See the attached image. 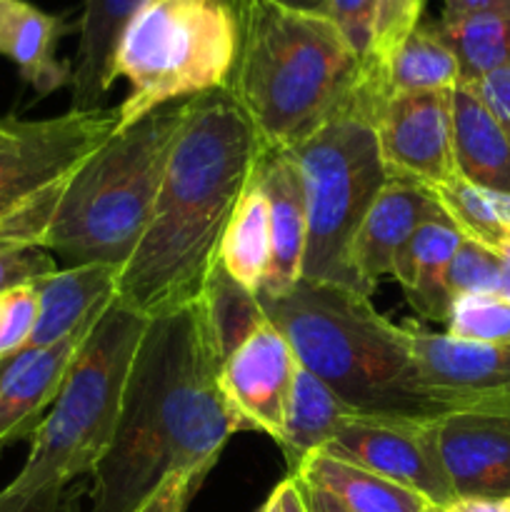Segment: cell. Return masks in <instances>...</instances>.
I'll return each mask as SVG.
<instances>
[{"instance_id": "1", "label": "cell", "mask_w": 510, "mask_h": 512, "mask_svg": "<svg viewBox=\"0 0 510 512\" xmlns=\"http://www.w3.org/2000/svg\"><path fill=\"white\" fill-rule=\"evenodd\" d=\"M218 370L200 298L148 320L113 443L90 473L88 512H135L168 475L215 468L240 433Z\"/></svg>"}, {"instance_id": "2", "label": "cell", "mask_w": 510, "mask_h": 512, "mask_svg": "<svg viewBox=\"0 0 510 512\" xmlns=\"http://www.w3.org/2000/svg\"><path fill=\"white\" fill-rule=\"evenodd\" d=\"M260 148L228 88L190 100L148 228L120 270V303L155 318L203 295Z\"/></svg>"}, {"instance_id": "3", "label": "cell", "mask_w": 510, "mask_h": 512, "mask_svg": "<svg viewBox=\"0 0 510 512\" xmlns=\"http://www.w3.org/2000/svg\"><path fill=\"white\" fill-rule=\"evenodd\" d=\"M238 28L228 93L265 148H295L360 105L365 70L325 13L230 0Z\"/></svg>"}, {"instance_id": "4", "label": "cell", "mask_w": 510, "mask_h": 512, "mask_svg": "<svg viewBox=\"0 0 510 512\" xmlns=\"http://www.w3.org/2000/svg\"><path fill=\"white\" fill-rule=\"evenodd\" d=\"M260 305L290 340L298 363L358 415L413 423L448 415L420 383L403 325L383 318L368 295L298 280Z\"/></svg>"}, {"instance_id": "5", "label": "cell", "mask_w": 510, "mask_h": 512, "mask_svg": "<svg viewBox=\"0 0 510 512\" xmlns=\"http://www.w3.org/2000/svg\"><path fill=\"white\" fill-rule=\"evenodd\" d=\"M190 100L118 125L65 180L40 240L60 268L100 263L123 270L150 223Z\"/></svg>"}, {"instance_id": "6", "label": "cell", "mask_w": 510, "mask_h": 512, "mask_svg": "<svg viewBox=\"0 0 510 512\" xmlns=\"http://www.w3.org/2000/svg\"><path fill=\"white\" fill-rule=\"evenodd\" d=\"M148 320L118 298L103 310L85 335L53 408L30 438L23 470L8 488L35 493L90 478L113 443Z\"/></svg>"}, {"instance_id": "7", "label": "cell", "mask_w": 510, "mask_h": 512, "mask_svg": "<svg viewBox=\"0 0 510 512\" xmlns=\"http://www.w3.org/2000/svg\"><path fill=\"white\" fill-rule=\"evenodd\" d=\"M238 28L230 0H145L115 45L110 78H123L120 125L225 88L233 73Z\"/></svg>"}, {"instance_id": "8", "label": "cell", "mask_w": 510, "mask_h": 512, "mask_svg": "<svg viewBox=\"0 0 510 512\" xmlns=\"http://www.w3.org/2000/svg\"><path fill=\"white\" fill-rule=\"evenodd\" d=\"M290 155L303 180L308 218L300 280L355 290L350 248L365 213L388 183L373 120L355 105L290 148Z\"/></svg>"}, {"instance_id": "9", "label": "cell", "mask_w": 510, "mask_h": 512, "mask_svg": "<svg viewBox=\"0 0 510 512\" xmlns=\"http://www.w3.org/2000/svg\"><path fill=\"white\" fill-rule=\"evenodd\" d=\"M118 108L73 110L45 120H3L0 128V220L65 183L118 130Z\"/></svg>"}, {"instance_id": "10", "label": "cell", "mask_w": 510, "mask_h": 512, "mask_svg": "<svg viewBox=\"0 0 510 512\" xmlns=\"http://www.w3.org/2000/svg\"><path fill=\"white\" fill-rule=\"evenodd\" d=\"M373 125L390 180L438 188L458 178L450 90L388 95L380 103Z\"/></svg>"}, {"instance_id": "11", "label": "cell", "mask_w": 510, "mask_h": 512, "mask_svg": "<svg viewBox=\"0 0 510 512\" xmlns=\"http://www.w3.org/2000/svg\"><path fill=\"white\" fill-rule=\"evenodd\" d=\"M420 383L448 413L510 408V343H470L403 325Z\"/></svg>"}, {"instance_id": "12", "label": "cell", "mask_w": 510, "mask_h": 512, "mask_svg": "<svg viewBox=\"0 0 510 512\" xmlns=\"http://www.w3.org/2000/svg\"><path fill=\"white\" fill-rule=\"evenodd\" d=\"M323 453L405 485L435 508L453 500L435 453L430 423L353 415L340 425Z\"/></svg>"}, {"instance_id": "13", "label": "cell", "mask_w": 510, "mask_h": 512, "mask_svg": "<svg viewBox=\"0 0 510 512\" xmlns=\"http://www.w3.org/2000/svg\"><path fill=\"white\" fill-rule=\"evenodd\" d=\"M295 370L298 358L293 345L270 318L223 360L218 385L240 433L258 430L278 440Z\"/></svg>"}, {"instance_id": "14", "label": "cell", "mask_w": 510, "mask_h": 512, "mask_svg": "<svg viewBox=\"0 0 510 512\" xmlns=\"http://www.w3.org/2000/svg\"><path fill=\"white\" fill-rule=\"evenodd\" d=\"M430 430L453 498H510V408L453 410Z\"/></svg>"}, {"instance_id": "15", "label": "cell", "mask_w": 510, "mask_h": 512, "mask_svg": "<svg viewBox=\"0 0 510 512\" xmlns=\"http://www.w3.org/2000/svg\"><path fill=\"white\" fill-rule=\"evenodd\" d=\"M443 215L428 190L403 180H390L380 190L375 203L365 213L353 248H350V273L360 295H373L380 280L393 278V270L410 243L415 230L430 218Z\"/></svg>"}, {"instance_id": "16", "label": "cell", "mask_w": 510, "mask_h": 512, "mask_svg": "<svg viewBox=\"0 0 510 512\" xmlns=\"http://www.w3.org/2000/svg\"><path fill=\"white\" fill-rule=\"evenodd\" d=\"M253 175L268 200L270 223V265L258 295L275 298L303 278L305 240H308L303 180L290 150L265 148V145L260 148Z\"/></svg>"}, {"instance_id": "17", "label": "cell", "mask_w": 510, "mask_h": 512, "mask_svg": "<svg viewBox=\"0 0 510 512\" xmlns=\"http://www.w3.org/2000/svg\"><path fill=\"white\" fill-rule=\"evenodd\" d=\"M120 268L115 265H73L58 268L33 283L38 293V323L28 348H48L90 328L115 300Z\"/></svg>"}, {"instance_id": "18", "label": "cell", "mask_w": 510, "mask_h": 512, "mask_svg": "<svg viewBox=\"0 0 510 512\" xmlns=\"http://www.w3.org/2000/svg\"><path fill=\"white\" fill-rule=\"evenodd\" d=\"M453 155L458 178L510 195V128L483 103L473 85L450 90Z\"/></svg>"}, {"instance_id": "19", "label": "cell", "mask_w": 510, "mask_h": 512, "mask_svg": "<svg viewBox=\"0 0 510 512\" xmlns=\"http://www.w3.org/2000/svg\"><path fill=\"white\" fill-rule=\"evenodd\" d=\"M63 20L28 0H0V55L13 60L20 78L38 95L70 85V65L55 58Z\"/></svg>"}, {"instance_id": "20", "label": "cell", "mask_w": 510, "mask_h": 512, "mask_svg": "<svg viewBox=\"0 0 510 512\" xmlns=\"http://www.w3.org/2000/svg\"><path fill=\"white\" fill-rule=\"evenodd\" d=\"M460 243H463V233L445 215H438V218L425 220L405 245L393 270V280L403 288L410 308L420 318L445 323L450 308L445 275Z\"/></svg>"}, {"instance_id": "21", "label": "cell", "mask_w": 510, "mask_h": 512, "mask_svg": "<svg viewBox=\"0 0 510 512\" xmlns=\"http://www.w3.org/2000/svg\"><path fill=\"white\" fill-rule=\"evenodd\" d=\"M145 0H85L78 20V50L70 68L73 110H98L113 85L110 63L125 23Z\"/></svg>"}, {"instance_id": "22", "label": "cell", "mask_w": 510, "mask_h": 512, "mask_svg": "<svg viewBox=\"0 0 510 512\" xmlns=\"http://www.w3.org/2000/svg\"><path fill=\"white\" fill-rule=\"evenodd\" d=\"M353 415L358 413L335 390L298 363L285 403L283 430L275 440L288 465V475H293L308 455L323 450Z\"/></svg>"}, {"instance_id": "23", "label": "cell", "mask_w": 510, "mask_h": 512, "mask_svg": "<svg viewBox=\"0 0 510 512\" xmlns=\"http://www.w3.org/2000/svg\"><path fill=\"white\" fill-rule=\"evenodd\" d=\"M293 475L333 495L348 512H435V505L415 490L323 450L308 455Z\"/></svg>"}, {"instance_id": "24", "label": "cell", "mask_w": 510, "mask_h": 512, "mask_svg": "<svg viewBox=\"0 0 510 512\" xmlns=\"http://www.w3.org/2000/svg\"><path fill=\"white\" fill-rule=\"evenodd\" d=\"M218 263L250 293H258L270 265L268 200L255 175L240 195L220 240Z\"/></svg>"}, {"instance_id": "25", "label": "cell", "mask_w": 510, "mask_h": 512, "mask_svg": "<svg viewBox=\"0 0 510 512\" xmlns=\"http://www.w3.org/2000/svg\"><path fill=\"white\" fill-rule=\"evenodd\" d=\"M385 98L395 93L453 90L460 85V63L438 20H420L400 43L385 68Z\"/></svg>"}, {"instance_id": "26", "label": "cell", "mask_w": 510, "mask_h": 512, "mask_svg": "<svg viewBox=\"0 0 510 512\" xmlns=\"http://www.w3.org/2000/svg\"><path fill=\"white\" fill-rule=\"evenodd\" d=\"M425 190L463 238L475 240L495 253L510 245V195L480 188L463 178Z\"/></svg>"}, {"instance_id": "27", "label": "cell", "mask_w": 510, "mask_h": 512, "mask_svg": "<svg viewBox=\"0 0 510 512\" xmlns=\"http://www.w3.org/2000/svg\"><path fill=\"white\" fill-rule=\"evenodd\" d=\"M200 305H203L210 343H213L220 365L268 318L263 305H260L258 293H250L238 280L230 278L220 268V263L215 265L208 283H205L203 295H200Z\"/></svg>"}, {"instance_id": "28", "label": "cell", "mask_w": 510, "mask_h": 512, "mask_svg": "<svg viewBox=\"0 0 510 512\" xmlns=\"http://www.w3.org/2000/svg\"><path fill=\"white\" fill-rule=\"evenodd\" d=\"M438 23L460 63V83L510 68V8Z\"/></svg>"}, {"instance_id": "29", "label": "cell", "mask_w": 510, "mask_h": 512, "mask_svg": "<svg viewBox=\"0 0 510 512\" xmlns=\"http://www.w3.org/2000/svg\"><path fill=\"white\" fill-rule=\"evenodd\" d=\"M423 10V0H378L373 53H370L368 65H365L363 80V93L378 108L385 100V68H388L390 58L400 48V43L408 38L410 30L423 20Z\"/></svg>"}, {"instance_id": "30", "label": "cell", "mask_w": 510, "mask_h": 512, "mask_svg": "<svg viewBox=\"0 0 510 512\" xmlns=\"http://www.w3.org/2000/svg\"><path fill=\"white\" fill-rule=\"evenodd\" d=\"M445 333L470 343H510V300L500 295H463L450 303Z\"/></svg>"}, {"instance_id": "31", "label": "cell", "mask_w": 510, "mask_h": 512, "mask_svg": "<svg viewBox=\"0 0 510 512\" xmlns=\"http://www.w3.org/2000/svg\"><path fill=\"white\" fill-rule=\"evenodd\" d=\"M500 288V253L463 238L450 260L445 275V290L453 303L463 295H498Z\"/></svg>"}, {"instance_id": "32", "label": "cell", "mask_w": 510, "mask_h": 512, "mask_svg": "<svg viewBox=\"0 0 510 512\" xmlns=\"http://www.w3.org/2000/svg\"><path fill=\"white\" fill-rule=\"evenodd\" d=\"M38 323V293L33 285L0 295V360L28 350L30 335Z\"/></svg>"}, {"instance_id": "33", "label": "cell", "mask_w": 510, "mask_h": 512, "mask_svg": "<svg viewBox=\"0 0 510 512\" xmlns=\"http://www.w3.org/2000/svg\"><path fill=\"white\" fill-rule=\"evenodd\" d=\"M58 268L60 265L53 253L40 245L0 240V295L38 283L40 278L55 273Z\"/></svg>"}, {"instance_id": "34", "label": "cell", "mask_w": 510, "mask_h": 512, "mask_svg": "<svg viewBox=\"0 0 510 512\" xmlns=\"http://www.w3.org/2000/svg\"><path fill=\"white\" fill-rule=\"evenodd\" d=\"M323 13L338 25V30L345 35L365 70L370 53H373L378 0H328Z\"/></svg>"}, {"instance_id": "35", "label": "cell", "mask_w": 510, "mask_h": 512, "mask_svg": "<svg viewBox=\"0 0 510 512\" xmlns=\"http://www.w3.org/2000/svg\"><path fill=\"white\" fill-rule=\"evenodd\" d=\"M83 490L73 488H45L35 493H23L5 485L0 490V512H78V500Z\"/></svg>"}, {"instance_id": "36", "label": "cell", "mask_w": 510, "mask_h": 512, "mask_svg": "<svg viewBox=\"0 0 510 512\" xmlns=\"http://www.w3.org/2000/svg\"><path fill=\"white\" fill-rule=\"evenodd\" d=\"M205 475L200 473H173L148 495L135 512H185L190 500L198 493Z\"/></svg>"}, {"instance_id": "37", "label": "cell", "mask_w": 510, "mask_h": 512, "mask_svg": "<svg viewBox=\"0 0 510 512\" xmlns=\"http://www.w3.org/2000/svg\"><path fill=\"white\" fill-rule=\"evenodd\" d=\"M468 85H473L483 103L510 128V68L493 70Z\"/></svg>"}, {"instance_id": "38", "label": "cell", "mask_w": 510, "mask_h": 512, "mask_svg": "<svg viewBox=\"0 0 510 512\" xmlns=\"http://www.w3.org/2000/svg\"><path fill=\"white\" fill-rule=\"evenodd\" d=\"M510 8V0H443L440 20H460L468 15L490 13V10Z\"/></svg>"}, {"instance_id": "39", "label": "cell", "mask_w": 510, "mask_h": 512, "mask_svg": "<svg viewBox=\"0 0 510 512\" xmlns=\"http://www.w3.org/2000/svg\"><path fill=\"white\" fill-rule=\"evenodd\" d=\"M435 512H510V498H453Z\"/></svg>"}, {"instance_id": "40", "label": "cell", "mask_w": 510, "mask_h": 512, "mask_svg": "<svg viewBox=\"0 0 510 512\" xmlns=\"http://www.w3.org/2000/svg\"><path fill=\"white\" fill-rule=\"evenodd\" d=\"M298 483H300V488H303L305 508H308V512H348L343 505L338 503V500L333 498V495L325 493V490L315 488V485H310V483H303L300 478H298Z\"/></svg>"}, {"instance_id": "41", "label": "cell", "mask_w": 510, "mask_h": 512, "mask_svg": "<svg viewBox=\"0 0 510 512\" xmlns=\"http://www.w3.org/2000/svg\"><path fill=\"white\" fill-rule=\"evenodd\" d=\"M275 493H278L280 508H283V512H308V508H305L303 488H300L298 478H293V475L280 480V483L275 485Z\"/></svg>"}, {"instance_id": "42", "label": "cell", "mask_w": 510, "mask_h": 512, "mask_svg": "<svg viewBox=\"0 0 510 512\" xmlns=\"http://www.w3.org/2000/svg\"><path fill=\"white\" fill-rule=\"evenodd\" d=\"M500 298L510 300V245H505L500 250V288H498Z\"/></svg>"}, {"instance_id": "43", "label": "cell", "mask_w": 510, "mask_h": 512, "mask_svg": "<svg viewBox=\"0 0 510 512\" xmlns=\"http://www.w3.org/2000/svg\"><path fill=\"white\" fill-rule=\"evenodd\" d=\"M280 3L290 5V8H300V10H313V13H323L325 3H328V0H280Z\"/></svg>"}, {"instance_id": "44", "label": "cell", "mask_w": 510, "mask_h": 512, "mask_svg": "<svg viewBox=\"0 0 510 512\" xmlns=\"http://www.w3.org/2000/svg\"><path fill=\"white\" fill-rule=\"evenodd\" d=\"M258 512H283V508H280V498H278V493H270V498L265 500L263 503V508H260Z\"/></svg>"}, {"instance_id": "45", "label": "cell", "mask_w": 510, "mask_h": 512, "mask_svg": "<svg viewBox=\"0 0 510 512\" xmlns=\"http://www.w3.org/2000/svg\"><path fill=\"white\" fill-rule=\"evenodd\" d=\"M0 128H3V120H0Z\"/></svg>"}, {"instance_id": "46", "label": "cell", "mask_w": 510, "mask_h": 512, "mask_svg": "<svg viewBox=\"0 0 510 512\" xmlns=\"http://www.w3.org/2000/svg\"><path fill=\"white\" fill-rule=\"evenodd\" d=\"M423 3H425V5H428V0H423Z\"/></svg>"}]
</instances>
